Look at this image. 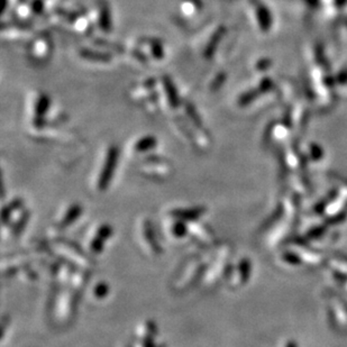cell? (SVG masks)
Returning <instances> with one entry per match:
<instances>
[{
  "label": "cell",
  "mask_w": 347,
  "mask_h": 347,
  "mask_svg": "<svg viewBox=\"0 0 347 347\" xmlns=\"http://www.w3.org/2000/svg\"><path fill=\"white\" fill-rule=\"evenodd\" d=\"M206 269L207 261L199 256L192 257L183 263L171 283L173 291L185 292L190 289L199 280H202Z\"/></svg>",
  "instance_id": "cell-1"
},
{
  "label": "cell",
  "mask_w": 347,
  "mask_h": 347,
  "mask_svg": "<svg viewBox=\"0 0 347 347\" xmlns=\"http://www.w3.org/2000/svg\"><path fill=\"white\" fill-rule=\"evenodd\" d=\"M79 295L70 287L57 288L52 302V318L58 326L69 324L75 312Z\"/></svg>",
  "instance_id": "cell-2"
},
{
  "label": "cell",
  "mask_w": 347,
  "mask_h": 347,
  "mask_svg": "<svg viewBox=\"0 0 347 347\" xmlns=\"http://www.w3.org/2000/svg\"><path fill=\"white\" fill-rule=\"evenodd\" d=\"M53 250L65 262L70 263L77 269L87 271L93 270L94 262L90 255L72 242L68 240H54Z\"/></svg>",
  "instance_id": "cell-3"
},
{
  "label": "cell",
  "mask_w": 347,
  "mask_h": 347,
  "mask_svg": "<svg viewBox=\"0 0 347 347\" xmlns=\"http://www.w3.org/2000/svg\"><path fill=\"white\" fill-rule=\"evenodd\" d=\"M29 211L23 199H14L2 208V227L10 236H17L28 221Z\"/></svg>",
  "instance_id": "cell-4"
},
{
  "label": "cell",
  "mask_w": 347,
  "mask_h": 347,
  "mask_svg": "<svg viewBox=\"0 0 347 347\" xmlns=\"http://www.w3.org/2000/svg\"><path fill=\"white\" fill-rule=\"evenodd\" d=\"M136 237L142 250L150 257H156L162 253V248L156 235L154 225L149 217H142L137 223Z\"/></svg>",
  "instance_id": "cell-5"
},
{
  "label": "cell",
  "mask_w": 347,
  "mask_h": 347,
  "mask_svg": "<svg viewBox=\"0 0 347 347\" xmlns=\"http://www.w3.org/2000/svg\"><path fill=\"white\" fill-rule=\"evenodd\" d=\"M112 235L114 229L109 224L101 223L94 226L86 237L87 253L93 257L101 254Z\"/></svg>",
  "instance_id": "cell-6"
},
{
  "label": "cell",
  "mask_w": 347,
  "mask_h": 347,
  "mask_svg": "<svg viewBox=\"0 0 347 347\" xmlns=\"http://www.w3.org/2000/svg\"><path fill=\"white\" fill-rule=\"evenodd\" d=\"M116 164V155L115 150L111 149L108 156L104 158L103 164L101 168L98 171V173L96 174V177L93 181V189L98 192V194H102L109 188V183L114 175V169Z\"/></svg>",
  "instance_id": "cell-7"
},
{
  "label": "cell",
  "mask_w": 347,
  "mask_h": 347,
  "mask_svg": "<svg viewBox=\"0 0 347 347\" xmlns=\"http://www.w3.org/2000/svg\"><path fill=\"white\" fill-rule=\"evenodd\" d=\"M163 232L170 241L177 242V243L190 238L189 223L169 215H166L163 220Z\"/></svg>",
  "instance_id": "cell-8"
},
{
  "label": "cell",
  "mask_w": 347,
  "mask_h": 347,
  "mask_svg": "<svg viewBox=\"0 0 347 347\" xmlns=\"http://www.w3.org/2000/svg\"><path fill=\"white\" fill-rule=\"evenodd\" d=\"M83 215V207L80 203H70L65 207L60 215L57 216L53 228L57 232L64 231L77 223L78 219Z\"/></svg>",
  "instance_id": "cell-9"
},
{
  "label": "cell",
  "mask_w": 347,
  "mask_h": 347,
  "mask_svg": "<svg viewBox=\"0 0 347 347\" xmlns=\"http://www.w3.org/2000/svg\"><path fill=\"white\" fill-rule=\"evenodd\" d=\"M189 234L190 238H192L201 248H209L215 242V237L211 229L207 225L202 224L200 220L190 221Z\"/></svg>",
  "instance_id": "cell-10"
},
{
  "label": "cell",
  "mask_w": 347,
  "mask_h": 347,
  "mask_svg": "<svg viewBox=\"0 0 347 347\" xmlns=\"http://www.w3.org/2000/svg\"><path fill=\"white\" fill-rule=\"evenodd\" d=\"M207 208L203 206H190V207H175L170 209L168 211L169 216L175 217L186 223H190V221L200 220L201 217L206 214Z\"/></svg>",
  "instance_id": "cell-11"
},
{
  "label": "cell",
  "mask_w": 347,
  "mask_h": 347,
  "mask_svg": "<svg viewBox=\"0 0 347 347\" xmlns=\"http://www.w3.org/2000/svg\"><path fill=\"white\" fill-rule=\"evenodd\" d=\"M157 335L158 329L156 324L152 320H145L136 329V342L142 344H152L156 343Z\"/></svg>",
  "instance_id": "cell-12"
},
{
  "label": "cell",
  "mask_w": 347,
  "mask_h": 347,
  "mask_svg": "<svg viewBox=\"0 0 347 347\" xmlns=\"http://www.w3.org/2000/svg\"><path fill=\"white\" fill-rule=\"evenodd\" d=\"M142 171H143V173L145 175H149V177H153V178H158V179H163L166 178L170 175V169L169 165L165 164L164 162H160V163H149V164H143L142 165Z\"/></svg>",
  "instance_id": "cell-13"
},
{
  "label": "cell",
  "mask_w": 347,
  "mask_h": 347,
  "mask_svg": "<svg viewBox=\"0 0 347 347\" xmlns=\"http://www.w3.org/2000/svg\"><path fill=\"white\" fill-rule=\"evenodd\" d=\"M108 296H109V284H107L106 282H97L94 286L93 290H91V297L96 301H101L106 299Z\"/></svg>",
  "instance_id": "cell-14"
}]
</instances>
